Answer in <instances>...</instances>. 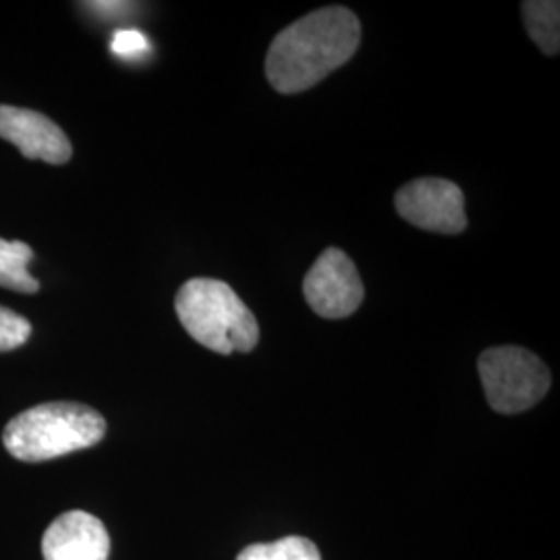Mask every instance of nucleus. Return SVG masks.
<instances>
[{"mask_svg":"<svg viewBox=\"0 0 560 560\" xmlns=\"http://www.w3.org/2000/svg\"><path fill=\"white\" fill-rule=\"evenodd\" d=\"M175 310L187 335L214 353H249L258 347L260 326L254 312L224 280H187Z\"/></svg>","mask_w":560,"mask_h":560,"instance_id":"2","label":"nucleus"},{"mask_svg":"<svg viewBox=\"0 0 560 560\" xmlns=\"http://www.w3.org/2000/svg\"><path fill=\"white\" fill-rule=\"evenodd\" d=\"M110 536L98 517L67 511L48 525L42 538L44 560H108Z\"/></svg>","mask_w":560,"mask_h":560,"instance_id":"8","label":"nucleus"},{"mask_svg":"<svg viewBox=\"0 0 560 560\" xmlns=\"http://www.w3.org/2000/svg\"><path fill=\"white\" fill-rule=\"evenodd\" d=\"M303 298L320 318H349L365 298L358 266L339 247L324 249L303 279Z\"/></svg>","mask_w":560,"mask_h":560,"instance_id":"5","label":"nucleus"},{"mask_svg":"<svg viewBox=\"0 0 560 560\" xmlns=\"http://www.w3.org/2000/svg\"><path fill=\"white\" fill-rule=\"evenodd\" d=\"M481 386L490 407L502 416L536 407L550 390L552 376L544 361L523 347H492L478 360Z\"/></svg>","mask_w":560,"mask_h":560,"instance_id":"4","label":"nucleus"},{"mask_svg":"<svg viewBox=\"0 0 560 560\" xmlns=\"http://www.w3.org/2000/svg\"><path fill=\"white\" fill-rule=\"evenodd\" d=\"M106 436V420L81 402H44L7 423L4 448L25 463L59 459L96 446Z\"/></svg>","mask_w":560,"mask_h":560,"instance_id":"3","label":"nucleus"},{"mask_svg":"<svg viewBox=\"0 0 560 560\" xmlns=\"http://www.w3.org/2000/svg\"><path fill=\"white\" fill-rule=\"evenodd\" d=\"M521 13L529 38L540 46L544 55L557 57L560 50V2L525 0Z\"/></svg>","mask_w":560,"mask_h":560,"instance_id":"9","label":"nucleus"},{"mask_svg":"<svg viewBox=\"0 0 560 560\" xmlns=\"http://www.w3.org/2000/svg\"><path fill=\"white\" fill-rule=\"evenodd\" d=\"M110 48L120 59H140L143 55H148L150 42L138 30H120L115 34Z\"/></svg>","mask_w":560,"mask_h":560,"instance_id":"13","label":"nucleus"},{"mask_svg":"<svg viewBox=\"0 0 560 560\" xmlns=\"http://www.w3.org/2000/svg\"><path fill=\"white\" fill-rule=\"evenodd\" d=\"M237 560H322V557L314 541L289 536L270 544H252L241 550Z\"/></svg>","mask_w":560,"mask_h":560,"instance_id":"11","label":"nucleus"},{"mask_svg":"<svg viewBox=\"0 0 560 560\" xmlns=\"http://www.w3.org/2000/svg\"><path fill=\"white\" fill-rule=\"evenodd\" d=\"M0 138L18 145L30 161L65 164L73 156L71 141L59 125L30 108L0 104Z\"/></svg>","mask_w":560,"mask_h":560,"instance_id":"7","label":"nucleus"},{"mask_svg":"<svg viewBox=\"0 0 560 560\" xmlns=\"http://www.w3.org/2000/svg\"><path fill=\"white\" fill-rule=\"evenodd\" d=\"M400 219L432 233L459 235L467 229L465 196L459 185L439 177H421L402 185L395 196Z\"/></svg>","mask_w":560,"mask_h":560,"instance_id":"6","label":"nucleus"},{"mask_svg":"<svg viewBox=\"0 0 560 560\" xmlns=\"http://www.w3.org/2000/svg\"><path fill=\"white\" fill-rule=\"evenodd\" d=\"M34 249L23 241L0 240V287L18 293H38L40 282L27 270Z\"/></svg>","mask_w":560,"mask_h":560,"instance_id":"10","label":"nucleus"},{"mask_svg":"<svg viewBox=\"0 0 560 560\" xmlns=\"http://www.w3.org/2000/svg\"><path fill=\"white\" fill-rule=\"evenodd\" d=\"M32 335V324L18 312L0 305V353L25 345Z\"/></svg>","mask_w":560,"mask_h":560,"instance_id":"12","label":"nucleus"},{"mask_svg":"<svg viewBox=\"0 0 560 560\" xmlns=\"http://www.w3.org/2000/svg\"><path fill=\"white\" fill-rule=\"evenodd\" d=\"M88 9H94V11H98V13H120V11H125V9H129L131 4L129 2H88L85 4Z\"/></svg>","mask_w":560,"mask_h":560,"instance_id":"14","label":"nucleus"},{"mask_svg":"<svg viewBox=\"0 0 560 560\" xmlns=\"http://www.w3.org/2000/svg\"><path fill=\"white\" fill-rule=\"evenodd\" d=\"M361 25L345 7H324L287 25L266 55V80L279 94H300L358 52Z\"/></svg>","mask_w":560,"mask_h":560,"instance_id":"1","label":"nucleus"}]
</instances>
